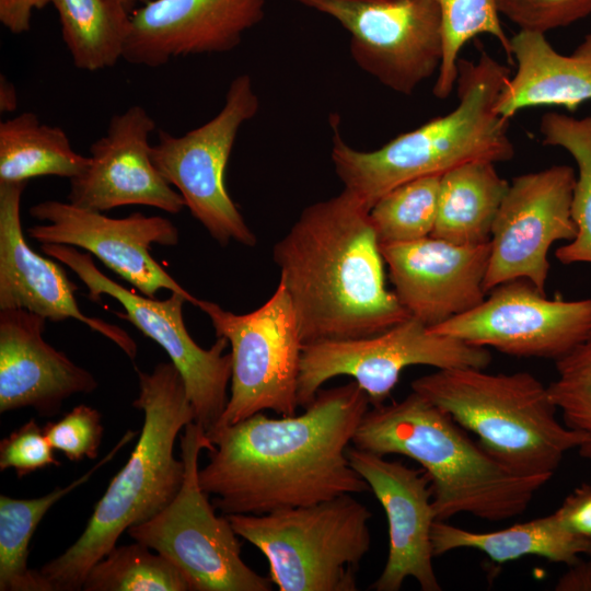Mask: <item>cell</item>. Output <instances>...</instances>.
I'll return each mask as SVG.
<instances>
[{"label": "cell", "instance_id": "603a6c76", "mask_svg": "<svg viewBox=\"0 0 591 591\" xmlns=\"http://www.w3.org/2000/svg\"><path fill=\"white\" fill-rule=\"evenodd\" d=\"M517 62L496 103L497 113L510 119L521 109L563 106L573 112L591 101V32L570 55L558 53L545 34L520 30L510 38Z\"/></svg>", "mask_w": 591, "mask_h": 591}, {"label": "cell", "instance_id": "e575fe53", "mask_svg": "<svg viewBox=\"0 0 591 591\" xmlns=\"http://www.w3.org/2000/svg\"><path fill=\"white\" fill-rule=\"evenodd\" d=\"M496 5L520 30L543 34L591 14V0H496Z\"/></svg>", "mask_w": 591, "mask_h": 591}, {"label": "cell", "instance_id": "ab89813d", "mask_svg": "<svg viewBox=\"0 0 591 591\" xmlns=\"http://www.w3.org/2000/svg\"><path fill=\"white\" fill-rule=\"evenodd\" d=\"M18 106L16 90L3 74L0 76V112L10 113Z\"/></svg>", "mask_w": 591, "mask_h": 591}, {"label": "cell", "instance_id": "4fadbf2b", "mask_svg": "<svg viewBox=\"0 0 591 591\" xmlns=\"http://www.w3.org/2000/svg\"><path fill=\"white\" fill-rule=\"evenodd\" d=\"M47 255L66 264L89 289V298L107 294L117 300L125 313H116L129 321L143 335L158 343L181 373L187 395L195 410V421L206 432L220 420L228 401L232 357L224 354L229 341L218 337L208 349L200 347L189 335L183 318V306L188 302L177 292L165 300L134 293L105 276L94 264L90 253H82L65 244H40Z\"/></svg>", "mask_w": 591, "mask_h": 591}, {"label": "cell", "instance_id": "74e56055", "mask_svg": "<svg viewBox=\"0 0 591 591\" xmlns=\"http://www.w3.org/2000/svg\"><path fill=\"white\" fill-rule=\"evenodd\" d=\"M49 4V0H0V22L13 34L30 31L34 11Z\"/></svg>", "mask_w": 591, "mask_h": 591}, {"label": "cell", "instance_id": "ac0fdd59", "mask_svg": "<svg viewBox=\"0 0 591 591\" xmlns=\"http://www.w3.org/2000/svg\"><path fill=\"white\" fill-rule=\"evenodd\" d=\"M395 294L410 317L428 327L485 300L490 244L457 245L427 236L380 244Z\"/></svg>", "mask_w": 591, "mask_h": 591}, {"label": "cell", "instance_id": "1f68e13d", "mask_svg": "<svg viewBox=\"0 0 591 591\" xmlns=\"http://www.w3.org/2000/svg\"><path fill=\"white\" fill-rule=\"evenodd\" d=\"M433 1L442 21L443 56L432 92L436 97L445 99L456 84L459 54L470 39L479 34L490 35L511 59L510 38L501 26L496 0Z\"/></svg>", "mask_w": 591, "mask_h": 591}, {"label": "cell", "instance_id": "7402d4cb", "mask_svg": "<svg viewBox=\"0 0 591 591\" xmlns=\"http://www.w3.org/2000/svg\"><path fill=\"white\" fill-rule=\"evenodd\" d=\"M46 318L25 309L0 310V413L33 407L60 412L65 399L97 387L91 372L43 338Z\"/></svg>", "mask_w": 591, "mask_h": 591}, {"label": "cell", "instance_id": "6da1fadb", "mask_svg": "<svg viewBox=\"0 0 591 591\" xmlns=\"http://www.w3.org/2000/svg\"><path fill=\"white\" fill-rule=\"evenodd\" d=\"M351 381L321 389L300 415L257 413L206 432L213 449L200 486L223 514H265L370 490L347 451L369 410Z\"/></svg>", "mask_w": 591, "mask_h": 591}, {"label": "cell", "instance_id": "9c48e42d", "mask_svg": "<svg viewBox=\"0 0 591 591\" xmlns=\"http://www.w3.org/2000/svg\"><path fill=\"white\" fill-rule=\"evenodd\" d=\"M218 337L231 346L232 374L227 407L213 427L228 426L257 413L297 414L303 341L296 312L281 281L256 310L235 314L198 299ZM212 428V429H213Z\"/></svg>", "mask_w": 591, "mask_h": 591}, {"label": "cell", "instance_id": "2e32d148", "mask_svg": "<svg viewBox=\"0 0 591 591\" xmlns=\"http://www.w3.org/2000/svg\"><path fill=\"white\" fill-rule=\"evenodd\" d=\"M28 212L35 219L48 222L27 229L28 236L38 243L80 247L146 297L155 298L160 289H166L196 304L198 299L176 282L150 254L153 244L174 246L178 243L179 233L171 220L141 212L109 218L100 211L58 200L38 202Z\"/></svg>", "mask_w": 591, "mask_h": 591}, {"label": "cell", "instance_id": "4dcf8cb0", "mask_svg": "<svg viewBox=\"0 0 591 591\" xmlns=\"http://www.w3.org/2000/svg\"><path fill=\"white\" fill-rule=\"evenodd\" d=\"M441 175L403 183L371 207L369 215L380 244L404 243L430 236L438 210Z\"/></svg>", "mask_w": 591, "mask_h": 591}, {"label": "cell", "instance_id": "5bb4252c", "mask_svg": "<svg viewBox=\"0 0 591 591\" xmlns=\"http://www.w3.org/2000/svg\"><path fill=\"white\" fill-rule=\"evenodd\" d=\"M490 291L474 309L430 331L510 356L555 361L591 335V297L548 299L528 279Z\"/></svg>", "mask_w": 591, "mask_h": 591}, {"label": "cell", "instance_id": "3957f363", "mask_svg": "<svg viewBox=\"0 0 591 591\" xmlns=\"http://www.w3.org/2000/svg\"><path fill=\"white\" fill-rule=\"evenodd\" d=\"M457 67V106L376 150L349 146L340 135L338 117H331L335 173L344 189L369 211L381 196L408 181L443 175L468 162L498 163L514 157L509 119L496 111L510 69L486 51L477 61L459 59Z\"/></svg>", "mask_w": 591, "mask_h": 591}, {"label": "cell", "instance_id": "44dd1931", "mask_svg": "<svg viewBox=\"0 0 591 591\" xmlns=\"http://www.w3.org/2000/svg\"><path fill=\"white\" fill-rule=\"evenodd\" d=\"M26 184L0 183V310L25 309L50 322L78 320L134 359L137 344L129 334L117 325L84 315L74 298L78 287L63 268L28 246L21 223Z\"/></svg>", "mask_w": 591, "mask_h": 591}, {"label": "cell", "instance_id": "f35d334b", "mask_svg": "<svg viewBox=\"0 0 591 591\" xmlns=\"http://www.w3.org/2000/svg\"><path fill=\"white\" fill-rule=\"evenodd\" d=\"M556 591H591V559H579L558 579Z\"/></svg>", "mask_w": 591, "mask_h": 591}, {"label": "cell", "instance_id": "d6986e66", "mask_svg": "<svg viewBox=\"0 0 591 591\" xmlns=\"http://www.w3.org/2000/svg\"><path fill=\"white\" fill-rule=\"evenodd\" d=\"M347 455L350 465L382 506L387 520V559L371 589L398 591L407 578H413L422 591H440L441 584L432 565L431 530L436 517L428 476L352 444Z\"/></svg>", "mask_w": 591, "mask_h": 591}, {"label": "cell", "instance_id": "7a4b0ae2", "mask_svg": "<svg viewBox=\"0 0 591 591\" xmlns=\"http://www.w3.org/2000/svg\"><path fill=\"white\" fill-rule=\"evenodd\" d=\"M273 258L303 345L373 336L410 317L386 288L369 210L345 189L305 207Z\"/></svg>", "mask_w": 591, "mask_h": 591}, {"label": "cell", "instance_id": "ffe728a7", "mask_svg": "<svg viewBox=\"0 0 591 591\" xmlns=\"http://www.w3.org/2000/svg\"><path fill=\"white\" fill-rule=\"evenodd\" d=\"M267 0H151L131 13L124 60L157 68L189 55L233 50Z\"/></svg>", "mask_w": 591, "mask_h": 591}, {"label": "cell", "instance_id": "8fae6325", "mask_svg": "<svg viewBox=\"0 0 591 591\" xmlns=\"http://www.w3.org/2000/svg\"><path fill=\"white\" fill-rule=\"evenodd\" d=\"M487 348L433 333L414 317L387 331L362 338L328 340L303 346L298 380V403L306 408L323 384L336 376H351L367 393L372 407L385 404L404 369H486Z\"/></svg>", "mask_w": 591, "mask_h": 591}, {"label": "cell", "instance_id": "d590c367", "mask_svg": "<svg viewBox=\"0 0 591 591\" xmlns=\"http://www.w3.org/2000/svg\"><path fill=\"white\" fill-rule=\"evenodd\" d=\"M54 451L43 427L32 418L1 440L0 470L13 468L22 478L48 466H59Z\"/></svg>", "mask_w": 591, "mask_h": 591}, {"label": "cell", "instance_id": "484cf974", "mask_svg": "<svg viewBox=\"0 0 591 591\" xmlns=\"http://www.w3.org/2000/svg\"><path fill=\"white\" fill-rule=\"evenodd\" d=\"M89 157L76 152L58 126L23 112L0 123V183H21L37 176L69 179L88 166Z\"/></svg>", "mask_w": 591, "mask_h": 591}, {"label": "cell", "instance_id": "30bf717a", "mask_svg": "<svg viewBox=\"0 0 591 591\" xmlns=\"http://www.w3.org/2000/svg\"><path fill=\"white\" fill-rule=\"evenodd\" d=\"M258 109L259 99L251 76L239 74L230 82L216 116L181 136L160 129L151 149L158 171L222 246L231 241L245 246L257 242L227 190L225 169L240 128Z\"/></svg>", "mask_w": 591, "mask_h": 591}, {"label": "cell", "instance_id": "9a60e30c", "mask_svg": "<svg viewBox=\"0 0 591 591\" xmlns=\"http://www.w3.org/2000/svg\"><path fill=\"white\" fill-rule=\"evenodd\" d=\"M576 181L569 165L512 179L491 229L486 292L510 280L528 279L545 293L551 246L577 234L571 213Z\"/></svg>", "mask_w": 591, "mask_h": 591}, {"label": "cell", "instance_id": "d6a6232c", "mask_svg": "<svg viewBox=\"0 0 591 591\" xmlns=\"http://www.w3.org/2000/svg\"><path fill=\"white\" fill-rule=\"evenodd\" d=\"M557 376L548 386L563 422L582 436L579 454L591 460V335L555 361Z\"/></svg>", "mask_w": 591, "mask_h": 591}, {"label": "cell", "instance_id": "e0dca14e", "mask_svg": "<svg viewBox=\"0 0 591 591\" xmlns=\"http://www.w3.org/2000/svg\"><path fill=\"white\" fill-rule=\"evenodd\" d=\"M154 129V119L140 105L112 116L105 134L90 146L88 166L70 179L68 201L100 212L128 205L182 211L183 197L152 162Z\"/></svg>", "mask_w": 591, "mask_h": 591}, {"label": "cell", "instance_id": "52a82bcc", "mask_svg": "<svg viewBox=\"0 0 591 591\" xmlns=\"http://www.w3.org/2000/svg\"><path fill=\"white\" fill-rule=\"evenodd\" d=\"M235 533L258 548L279 591H356L371 547V511L354 495L265 514H229Z\"/></svg>", "mask_w": 591, "mask_h": 591}, {"label": "cell", "instance_id": "f1b7e54d", "mask_svg": "<svg viewBox=\"0 0 591 591\" xmlns=\"http://www.w3.org/2000/svg\"><path fill=\"white\" fill-rule=\"evenodd\" d=\"M543 143L565 149L578 169L571 213L577 234L558 247L555 257L565 265L591 263V115L575 118L549 112L542 116Z\"/></svg>", "mask_w": 591, "mask_h": 591}, {"label": "cell", "instance_id": "8d00e7d4", "mask_svg": "<svg viewBox=\"0 0 591 591\" xmlns=\"http://www.w3.org/2000/svg\"><path fill=\"white\" fill-rule=\"evenodd\" d=\"M556 513L570 532L591 540V486L582 484L576 488Z\"/></svg>", "mask_w": 591, "mask_h": 591}, {"label": "cell", "instance_id": "cb8c5ba5", "mask_svg": "<svg viewBox=\"0 0 591 591\" xmlns=\"http://www.w3.org/2000/svg\"><path fill=\"white\" fill-rule=\"evenodd\" d=\"M431 542L434 557L459 548H472L499 564L524 556H538L569 566L581 559L582 555L591 556V540L570 532L556 511L490 532H474L447 521H434Z\"/></svg>", "mask_w": 591, "mask_h": 591}, {"label": "cell", "instance_id": "f546056e", "mask_svg": "<svg viewBox=\"0 0 591 591\" xmlns=\"http://www.w3.org/2000/svg\"><path fill=\"white\" fill-rule=\"evenodd\" d=\"M139 542L115 546L89 570L84 591H190L178 568Z\"/></svg>", "mask_w": 591, "mask_h": 591}, {"label": "cell", "instance_id": "60d3db41", "mask_svg": "<svg viewBox=\"0 0 591 591\" xmlns=\"http://www.w3.org/2000/svg\"><path fill=\"white\" fill-rule=\"evenodd\" d=\"M115 1L123 4L125 8H127L129 10L132 7V4L135 3L136 0H115Z\"/></svg>", "mask_w": 591, "mask_h": 591}, {"label": "cell", "instance_id": "ba28073f", "mask_svg": "<svg viewBox=\"0 0 591 591\" xmlns=\"http://www.w3.org/2000/svg\"><path fill=\"white\" fill-rule=\"evenodd\" d=\"M183 484L172 502L150 520L132 525L129 536L173 563L190 591H270L271 581L248 567L229 517L217 515L198 478L202 450L213 445L196 421L181 436Z\"/></svg>", "mask_w": 591, "mask_h": 591}, {"label": "cell", "instance_id": "7c38bea8", "mask_svg": "<svg viewBox=\"0 0 591 591\" xmlns=\"http://www.w3.org/2000/svg\"><path fill=\"white\" fill-rule=\"evenodd\" d=\"M337 21L350 34L356 65L387 89L410 95L438 73L442 21L433 0H291Z\"/></svg>", "mask_w": 591, "mask_h": 591}, {"label": "cell", "instance_id": "836d02e7", "mask_svg": "<svg viewBox=\"0 0 591 591\" xmlns=\"http://www.w3.org/2000/svg\"><path fill=\"white\" fill-rule=\"evenodd\" d=\"M43 430L53 449L72 462L95 459L104 433L101 413L84 404L57 421L46 422Z\"/></svg>", "mask_w": 591, "mask_h": 591}, {"label": "cell", "instance_id": "4316f807", "mask_svg": "<svg viewBox=\"0 0 591 591\" xmlns=\"http://www.w3.org/2000/svg\"><path fill=\"white\" fill-rule=\"evenodd\" d=\"M135 436V431L127 430L101 462L66 487L32 499L0 496V591H51L40 572L27 567L28 547L35 530L55 503L84 484Z\"/></svg>", "mask_w": 591, "mask_h": 591}, {"label": "cell", "instance_id": "5b68a950", "mask_svg": "<svg viewBox=\"0 0 591 591\" xmlns=\"http://www.w3.org/2000/svg\"><path fill=\"white\" fill-rule=\"evenodd\" d=\"M143 413L142 428L128 461L112 478L79 538L39 572L51 591L82 590L89 570L116 545L124 532L166 508L178 493L185 465L174 455L181 430L195 421L184 380L172 362L152 372L136 369Z\"/></svg>", "mask_w": 591, "mask_h": 591}, {"label": "cell", "instance_id": "8992f818", "mask_svg": "<svg viewBox=\"0 0 591 591\" xmlns=\"http://www.w3.org/2000/svg\"><path fill=\"white\" fill-rule=\"evenodd\" d=\"M484 370L438 369L414 380L412 390L473 432L503 465L525 475L553 476L582 436L559 420L548 386L536 376Z\"/></svg>", "mask_w": 591, "mask_h": 591}, {"label": "cell", "instance_id": "d4e9b609", "mask_svg": "<svg viewBox=\"0 0 591 591\" xmlns=\"http://www.w3.org/2000/svg\"><path fill=\"white\" fill-rule=\"evenodd\" d=\"M510 183L490 161H474L441 175L437 219L430 236L457 245L490 241Z\"/></svg>", "mask_w": 591, "mask_h": 591}, {"label": "cell", "instance_id": "277c9868", "mask_svg": "<svg viewBox=\"0 0 591 591\" xmlns=\"http://www.w3.org/2000/svg\"><path fill=\"white\" fill-rule=\"evenodd\" d=\"M352 445L419 463L430 482L436 521L460 513L495 522L511 519L523 513L552 478L503 465L449 414L413 390L399 402L369 409Z\"/></svg>", "mask_w": 591, "mask_h": 591}, {"label": "cell", "instance_id": "83f0119b", "mask_svg": "<svg viewBox=\"0 0 591 591\" xmlns=\"http://www.w3.org/2000/svg\"><path fill=\"white\" fill-rule=\"evenodd\" d=\"M76 68L97 71L124 58L131 13L115 0H49Z\"/></svg>", "mask_w": 591, "mask_h": 591}]
</instances>
